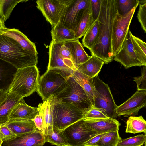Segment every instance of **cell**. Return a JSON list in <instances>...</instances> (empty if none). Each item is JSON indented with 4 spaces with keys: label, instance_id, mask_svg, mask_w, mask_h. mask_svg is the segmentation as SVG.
I'll list each match as a JSON object with an SVG mask.
<instances>
[{
    "label": "cell",
    "instance_id": "obj_1",
    "mask_svg": "<svg viewBox=\"0 0 146 146\" xmlns=\"http://www.w3.org/2000/svg\"><path fill=\"white\" fill-rule=\"evenodd\" d=\"M116 12L115 0H102L99 13L96 19L100 25L99 36L90 51L92 56L106 64L111 62L114 57L112 48V31Z\"/></svg>",
    "mask_w": 146,
    "mask_h": 146
},
{
    "label": "cell",
    "instance_id": "obj_2",
    "mask_svg": "<svg viewBox=\"0 0 146 146\" xmlns=\"http://www.w3.org/2000/svg\"><path fill=\"white\" fill-rule=\"evenodd\" d=\"M0 58L17 69L36 66L38 55L23 50L15 40L0 32Z\"/></svg>",
    "mask_w": 146,
    "mask_h": 146
},
{
    "label": "cell",
    "instance_id": "obj_3",
    "mask_svg": "<svg viewBox=\"0 0 146 146\" xmlns=\"http://www.w3.org/2000/svg\"><path fill=\"white\" fill-rule=\"evenodd\" d=\"M73 73L58 68L47 70L39 78L36 91L43 101L56 97L66 89L67 80Z\"/></svg>",
    "mask_w": 146,
    "mask_h": 146
},
{
    "label": "cell",
    "instance_id": "obj_4",
    "mask_svg": "<svg viewBox=\"0 0 146 146\" xmlns=\"http://www.w3.org/2000/svg\"><path fill=\"white\" fill-rule=\"evenodd\" d=\"M39 76L36 66L17 69L10 86L8 93L16 94L23 98L29 96L36 91Z\"/></svg>",
    "mask_w": 146,
    "mask_h": 146
},
{
    "label": "cell",
    "instance_id": "obj_5",
    "mask_svg": "<svg viewBox=\"0 0 146 146\" xmlns=\"http://www.w3.org/2000/svg\"><path fill=\"white\" fill-rule=\"evenodd\" d=\"M52 125L62 131L75 123L83 119L84 111L73 105L54 97Z\"/></svg>",
    "mask_w": 146,
    "mask_h": 146
},
{
    "label": "cell",
    "instance_id": "obj_6",
    "mask_svg": "<svg viewBox=\"0 0 146 146\" xmlns=\"http://www.w3.org/2000/svg\"><path fill=\"white\" fill-rule=\"evenodd\" d=\"M94 88L93 104L94 107L102 108L109 117L116 119V105L110 88L99 78L98 74L93 78Z\"/></svg>",
    "mask_w": 146,
    "mask_h": 146
},
{
    "label": "cell",
    "instance_id": "obj_7",
    "mask_svg": "<svg viewBox=\"0 0 146 146\" xmlns=\"http://www.w3.org/2000/svg\"><path fill=\"white\" fill-rule=\"evenodd\" d=\"M49 50L47 70L58 68L73 72L77 70L69 49L64 42L55 43L51 41Z\"/></svg>",
    "mask_w": 146,
    "mask_h": 146
},
{
    "label": "cell",
    "instance_id": "obj_8",
    "mask_svg": "<svg viewBox=\"0 0 146 146\" xmlns=\"http://www.w3.org/2000/svg\"><path fill=\"white\" fill-rule=\"evenodd\" d=\"M56 97L62 102L73 105L84 111L92 106L86 93L75 80L73 74L67 80L66 89Z\"/></svg>",
    "mask_w": 146,
    "mask_h": 146
},
{
    "label": "cell",
    "instance_id": "obj_9",
    "mask_svg": "<svg viewBox=\"0 0 146 146\" xmlns=\"http://www.w3.org/2000/svg\"><path fill=\"white\" fill-rule=\"evenodd\" d=\"M137 7H134L129 13L123 15L117 11L112 31V48L114 56L120 50Z\"/></svg>",
    "mask_w": 146,
    "mask_h": 146
},
{
    "label": "cell",
    "instance_id": "obj_10",
    "mask_svg": "<svg viewBox=\"0 0 146 146\" xmlns=\"http://www.w3.org/2000/svg\"><path fill=\"white\" fill-rule=\"evenodd\" d=\"M72 0H38L36 7L52 27L59 21L67 7Z\"/></svg>",
    "mask_w": 146,
    "mask_h": 146
},
{
    "label": "cell",
    "instance_id": "obj_11",
    "mask_svg": "<svg viewBox=\"0 0 146 146\" xmlns=\"http://www.w3.org/2000/svg\"><path fill=\"white\" fill-rule=\"evenodd\" d=\"M70 146H82L98 133L88 126L83 119L72 124L63 131Z\"/></svg>",
    "mask_w": 146,
    "mask_h": 146
},
{
    "label": "cell",
    "instance_id": "obj_12",
    "mask_svg": "<svg viewBox=\"0 0 146 146\" xmlns=\"http://www.w3.org/2000/svg\"><path fill=\"white\" fill-rule=\"evenodd\" d=\"M90 0H72L60 20L64 26L74 31L86 9L90 8Z\"/></svg>",
    "mask_w": 146,
    "mask_h": 146
},
{
    "label": "cell",
    "instance_id": "obj_13",
    "mask_svg": "<svg viewBox=\"0 0 146 146\" xmlns=\"http://www.w3.org/2000/svg\"><path fill=\"white\" fill-rule=\"evenodd\" d=\"M131 33L129 30L120 51L113 58L114 60L123 66L126 69L134 66H146L139 59L134 51Z\"/></svg>",
    "mask_w": 146,
    "mask_h": 146
},
{
    "label": "cell",
    "instance_id": "obj_14",
    "mask_svg": "<svg viewBox=\"0 0 146 146\" xmlns=\"http://www.w3.org/2000/svg\"><path fill=\"white\" fill-rule=\"evenodd\" d=\"M146 106V91L137 90L129 98L121 105L117 106V115L124 117L134 116L140 110Z\"/></svg>",
    "mask_w": 146,
    "mask_h": 146
},
{
    "label": "cell",
    "instance_id": "obj_15",
    "mask_svg": "<svg viewBox=\"0 0 146 146\" xmlns=\"http://www.w3.org/2000/svg\"><path fill=\"white\" fill-rule=\"evenodd\" d=\"M46 142L44 135L38 130L3 142V146H43Z\"/></svg>",
    "mask_w": 146,
    "mask_h": 146
},
{
    "label": "cell",
    "instance_id": "obj_16",
    "mask_svg": "<svg viewBox=\"0 0 146 146\" xmlns=\"http://www.w3.org/2000/svg\"><path fill=\"white\" fill-rule=\"evenodd\" d=\"M38 112L37 107L30 106L22 98L12 110L9 117V121L32 120Z\"/></svg>",
    "mask_w": 146,
    "mask_h": 146
},
{
    "label": "cell",
    "instance_id": "obj_17",
    "mask_svg": "<svg viewBox=\"0 0 146 146\" xmlns=\"http://www.w3.org/2000/svg\"><path fill=\"white\" fill-rule=\"evenodd\" d=\"M0 32L15 40L23 50L38 55V53L35 44L19 30L15 28H8L5 27L1 29Z\"/></svg>",
    "mask_w": 146,
    "mask_h": 146
},
{
    "label": "cell",
    "instance_id": "obj_18",
    "mask_svg": "<svg viewBox=\"0 0 146 146\" xmlns=\"http://www.w3.org/2000/svg\"><path fill=\"white\" fill-rule=\"evenodd\" d=\"M84 121L88 126L98 133L119 130L120 125L116 119L110 117Z\"/></svg>",
    "mask_w": 146,
    "mask_h": 146
},
{
    "label": "cell",
    "instance_id": "obj_19",
    "mask_svg": "<svg viewBox=\"0 0 146 146\" xmlns=\"http://www.w3.org/2000/svg\"><path fill=\"white\" fill-rule=\"evenodd\" d=\"M17 69L11 64L0 58V89L8 93Z\"/></svg>",
    "mask_w": 146,
    "mask_h": 146
},
{
    "label": "cell",
    "instance_id": "obj_20",
    "mask_svg": "<svg viewBox=\"0 0 146 146\" xmlns=\"http://www.w3.org/2000/svg\"><path fill=\"white\" fill-rule=\"evenodd\" d=\"M52 40L55 43L65 42L79 40L76 36L74 31L63 25L59 21L51 31Z\"/></svg>",
    "mask_w": 146,
    "mask_h": 146
},
{
    "label": "cell",
    "instance_id": "obj_21",
    "mask_svg": "<svg viewBox=\"0 0 146 146\" xmlns=\"http://www.w3.org/2000/svg\"><path fill=\"white\" fill-rule=\"evenodd\" d=\"M70 51L74 64L76 68L89 59V56L84 50L82 44L79 40L64 42Z\"/></svg>",
    "mask_w": 146,
    "mask_h": 146
},
{
    "label": "cell",
    "instance_id": "obj_22",
    "mask_svg": "<svg viewBox=\"0 0 146 146\" xmlns=\"http://www.w3.org/2000/svg\"><path fill=\"white\" fill-rule=\"evenodd\" d=\"M19 95L9 93L5 101L0 105V125L6 123L13 108L22 98Z\"/></svg>",
    "mask_w": 146,
    "mask_h": 146
},
{
    "label": "cell",
    "instance_id": "obj_23",
    "mask_svg": "<svg viewBox=\"0 0 146 146\" xmlns=\"http://www.w3.org/2000/svg\"><path fill=\"white\" fill-rule=\"evenodd\" d=\"M104 64L101 60L92 56L86 61L77 66L76 68L83 74L93 78L98 74Z\"/></svg>",
    "mask_w": 146,
    "mask_h": 146
},
{
    "label": "cell",
    "instance_id": "obj_24",
    "mask_svg": "<svg viewBox=\"0 0 146 146\" xmlns=\"http://www.w3.org/2000/svg\"><path fill=\"white\" fill-rule=\"evenodd\" d=\"M7 124L16 137L38 130L32 120L9 121Z\"/></svg>",
    "mask_w": 146,
    "mask_h": 146
},
{
    "label": "cell",
    "instance_id": "obj_25",
    "mask_svg": "<svg viewBox=\"0 0 146 146\" xmlns=\"http://www.w3.org/2000/svg\"><path fill=\"white\" fill-rule=\"evenodd\" d=\"M73 75L76 81L84 89L93 106L94 85L93 78L87 76L77 70L73 71Z\"/></svg>",
    "mask_w": 146,
    "mask_h": 146
},
{
    "label": "cell",
    "instance_id": "obj_26",
    "mask_svg": "<svg viewBox=\"0 0 146 146\" xmlns=\"http://www.w3.org/2000/svg\"><path fill=\"white\" fill-rule=\"evenodd\" d=\"M94 21L91 8L86 9L74 30L76 38L79 39L84 36Z\"/></svg>",
    "mask_w": 146,
    "mask_h": 146
},
{
    "label": "cell",
    "instance_id": "obj_27",
    "mask_svg": "<svg viewBox=\"0 0 146 146\" xmlns=\"http://www.w3.org/2000/svg\"><path fill=\"white\" fill-rule=\"evenodd\" d=\"M54 97L51 96L46 100L43 101L45 103V107L43 133L45 136L53 131L52 113L54 104Z\"/></svg>",
    "mask_w": 146,
    "mask_h": 146
},
{
    "label": "cell",
    "instance_id": "obj_28",
    "mask_svg": "<svg viewBox=\"0 0 146 146\" xmlns=\"http://www.w3.org/2000/svg\"><path fill=\"white\" fill-rule=\"evenodd\" d=\"M100 25L98 21H94L84 36L82 45L89 50L94 46L100 35Z\"/></svg>",
    "mask_w": 146,
    "mask_h": 146
},
{
    "label": "cell",
    "instance_id": "obj_29",
    "mask_svg": "<svg viewBox=\"0 0 146 146\" xmlns=\"http://www.w3.org/2000/svg\"><path fill=\"white\" fill-rule=\"evenodd\" d=\"M126 133L135 134L146 132V121L142 116H130L126 122Z\"/></svg>",
    "mask_w": 146,
    "mask_h": 146
},
{
    "label": "cell",
    "instance_id": "obj_30",
    "mask_svg": "<svg viewBox=\"0 0 146 146\" xmlns=\"http://www.w3.org/2000/svg\"><path fill=\"white\" fill-rule=\"evenodd\" d=\"M25 0H0V19L4 23L8 19L17 5Z\"/></svg>",
    "mask_w": 146,
    "mask_h": 146
},
{
    "label": "cell",
    "instance_id": "obj_31",
    "mask_svg": "<svg viewBox=\"0 0 146 146\" xmlns=\"http://www.w3.org/2000/svg\"><path fill=\"white\" fill-rule=\"evenodd\" d=\"M45 137L46 142L49 143L52 145L70 146L63 131L54 126L52 132Z\"/></svg>",
    "mask_w": 146,
    "mask_h": 146
},
{
    "label": "cell",
    "instance_id": "obj_32",
    "mask_svg": "<svg viewBox=\"0 0 146 146\" xmlns=\"http://www.w3.org/2000/svg\"><path fill=\"white\" fill-rule=\"evenodd\" d=\"M131 38L134 51L139 59L146 66V43L131 33Z\"/></svg>",
    "mask_w": 146,
    "mask_h": 146
},
{
    "label": "cell",
    "instance_id": "obj_33",
    "mask_svg": "<svg viewBox=\"0 0 146 146\" xmlns=\"http://www.w3.org/2000/svg\"><path fill=\"white\" fill-rule=\"evenodd\" d=\"M119 130L108 132L94 146H117L121 139Z\"/></svg>",
    "mask_w": 146,
    "mask_h": 146
},
{
    "label": "cell",
    "instance_id": "obj_34",
    "mask_svg": "<svg viewBox=\"0 0 146 146\" xmlns=\"http://www.w3.org/2000/svg\"><path fill=\"white\" fill-rule=\"evenodd\" d=\"M84 115L83 119L84 121L109 118L103 109L93 106L84 111Z\"/></svg>",
    "mask_w": 146,
    "mask_h": 146
},
{
    "label": "cell",
    "instance_id": "obj_35",
    "mask_svg": "<svg viewBox=\"0 0 146 146\" xmlns=\"http://www.w3.org/2000/svg\"><path fill=\"white\" fill-rule=\"evenodd\" d=\"M117 11L123 15L129 13L139 4V0H115Z\"/></svg>",
    "mask_w": 146,
    "mask_h": 146
},
{
    "label": "cell",
    "instance_id": "obj_36",
    "mask_svg": "<svg viewBox=\"0 0 146 146\" xmlns=\"http://www.w3.org/2000/svg\"><path fill=\"white\" fill-rule=\"evenodd\" d=\"M146 135H138L120 140L117 146H141L146 142Z\"/></svg>",
    "mask_w": 146,
    "mask_h": 146
},
{
    "label": "cell",
    "instance_id": "obj_37",
    "mask_svg": "<svg viewBox=\"0 0 146 146\" xmlns=\"http://www.w3.org/2000/svg\"><path fill=\"white\" fill-rule=\"evenodd\" d=\"M45 103H40L37 107L38 112L32 120L35 123L38 130L43 133L44 130V112L45 109Z\"/></svg>",
    "mask_w": 146,
    "mask_h": 146
},
{
    "label": "cell",
    "instance_id": "obj_38",
    "mask_svg": "<svg viewBox=\"0 0 146 146\" xmlns=\"http://www.w3.org/2000/svg\"><path fill=\"white\" fill-rule=\"evenodd\" d=\"M7 123L0 125V139L3 143L16 137L8 127Z\"/></svg>",
    "mask_w": 146,
    "mask_h": 146
},
{
    "label": "cell",
    "instance_id": "obj_39",
    "mask_svg": "<svg viewBox=\"0 0 146 146\" xmlns=\"http://www.w3.org/2000/svg\"><path fill=\"white\" fill-rule=\"evenodd\" d=\"M133 78L136 84L137 90L146 91V66L142 68L140 76Z\"/></svg>",
    "mask_w": 146,
    "mask_h": 146
},
{
    "label": "cell",
    "instance_id": "obj_40",
    "mask_svg": "<svg viewBox=\"0 0 146 146\" xmlns=\"http://www.w3.org/2000/svg\"><path fill=\"white\" fill-rule=\"evenodd\" d=\"M139 5L137 17L141 28L144 32L146 33V3Z\"/></svg>",
    "mask_w": 146,
    "mask_h": 146
},
{
    "label": "cell",
    "instance_id": "obj_41",
    "mask_svg": "<svg viewBox=\"0 0 146 146\" xmlns=\"http://www.w3.org/2000/svg\"><path fill=\"white\" fill-rule=\"evenodd\" d=\"M102 0H90L92 17L95 21L98 18L100 10Z\"/></svg>",
    "mask_w": 146,
    "mask_h": 146
},
{
    "label": "cell",
    "instance_id": "obj_42",
    "mask_svg": "<svg viewBox=\"0 0 146 146\" xmlns=\"http://www.w3.org/2000/svg\"><path fill=\"white\" fill-rule=\"evenodd\" d=\"M107 132H106L98 134L84 143L83 145L94 146L100 140V139Z\"/></svg>",
    "mask_w": 146,
    "mask_h": 146
},
{
    "label": "cell",
    "instance_id": "obj_43",
    "mask_svg": "<svg viewBox=\"0 0 146 146\" xmlns=\"http://www.w3.org/2000/svg\"><path fill=\"white\" fill-rule=\"evenodd\" d=\"M8 93L0 89V105L5 101Z\"/></svg>",
    "mask_w": 146,
    "mask_h": 146
},
{
    "label": "cell",
    "instance_id": "obj_44",
    "mask_svg": "<svg viewBox=\"0 0 146 146\" xmlns=\"http://www.w3.org/2000/svg\"><path fill=\"white\" fill-rule=\"evenodd\" d=\"M5 27L4 23H3L0 19V30L2 28Z\"/></svg>",
    "mask_w": 146,
    "mask_h": 146
},
{
    "label": "cell",
    "instance_id": "obj_45",
    "mask_svg": "<svg viewBox=\"0 0 146 146\" xmlns=\"http://www.w3.org/2000/svg\"><path fill=\"white\" fill-rule=\"evenodd\" d=\"M139 4H143L146 3V0H139Z\"/></svg>",
    "mask_w": 146,
    "mask_h": 146
},
{
    "label": "cell",
    "instance_id": "obj_46",
    "mask_svg": "<svg viewBox=\"0 0 146 146\" xmlns=\"http://www.w3.org/2000/svg\"><path fill=\"white\" fill-rule=\"evenodd\" d=\"M3 143V142H1V139H0V145L2 144Z\"/></svg>",
    "mask_w": 146,
    "mask_h": 146
},
{
    "label": "cell",
    "instance_id": "obj_47",
    "mask_svg": "<svg viewBox=\"0 0 146 146\" xmlns=\"http://www.w3.org/2000/svg\"><path fill=\"white\" fill-rule=\"evenodd\" d=\"M145 145L144 146H146V142H145L144 143Z\"/></svg>",
    "mask_w": 146,
    "mask_h": 146
},
{
    "label": "cell",
    "instance_id": "obj_48",
    "mask_svg": "<svg viewBox=\"0 0 146 146\" xmlns=\"http://www.w3.org/2000/svg\"><path fill=\"white\" fill-rule=\"evenodd\" d=\"M82 146H84V145H82Z\"/></svg>",
    "mask_w": 146,
    "mask_h": 146
},
{
    "label": "cell",
    "instance_id": "obj_49",
    "mask_svg": "<svg viewBox=\"0 0 146 146\" xmlns=\"http://www.w3.org/2000/svg\"><path fill=\"white\" fill-rule=\"evenodd\" d=\"M1 145H2V144L0 145V146H1Z\"/></svg>",
    "mask_w": 146,
    "mask_h": 146
}]
</instances>
